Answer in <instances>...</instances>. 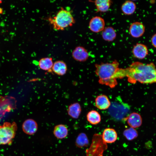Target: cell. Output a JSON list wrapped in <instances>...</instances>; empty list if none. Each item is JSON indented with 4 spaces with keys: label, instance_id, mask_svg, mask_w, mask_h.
I'll list each match as a JSON object with an SVG mask.
<instances>
[{
    "label": "cell",
    "instance_id": "cell-19",
    "mask_svg": "<svg viewBox=\"0 0 156 156\" xmlns=\"http://www.w3.org/2000/svg\"><path fill=\"white\" fill-rule=\"evenodd\" d=\"M93 2L96 6L97 12H103L109 10L112 3L109 0H96Z\"/></svg>",
    "mask_w": 156,
    "mask_h": 156
},
{
    "label": "cell",
    "instance_id": "cell-26",
    "mask_svg": "<svg viewBox=\"0 0 156 156\" xmlns=\"http://www.w3.org/2000/svg\"><path fill=\"white\" fill-rule=\"evenodd\" d=\"M2 9L0 8V13H2Z\"/></svg>",
    "mask_w": 156,
    "mask_h": 156
},
{
    "label": "cell",
    "instance_id": "cell-24",
    "mask_svg": "<svg viewBox=\"0 0 156 156\" xmlns=\"http://www.w3.org/2000/svg\"><path fill=\"white\" fill-rule=\"evenodd\" d=\"M123 135L128 140L131 141L136 138L138 136V131L135 129L130 127L125 130Z\"/></svg>",
    "mask_w": 156,
    "mask_h": 156
},
{
    "label": "cell",
    "instance_id": "cell-5",
    "mask_svg": "<svg viewBox=\"0 0 156 156\" xmlns=\"http://www.w3.org/2000/svg\"><path fill=\"white\" fill-rule=\"evenodd\" d=\"M107 148V144L103 140L102 135L95 134L90 147L86 150V156H103Z\"/></svg>",
    "mask_w": 156,
    "mask_h": 156
},
{
    "label": "cell",
    "instance_id": "cell-14",
    "mask_svg": "<svg viewBox=\"0 0 156 156\" xmlns=\"http://www.w3.org/2000/svg\"><path fill=\"white\" fill-rule=\"evenodd\" d=\"M102 138L103 141L106 143H112L116 140L117 134L116 131L114 129L107 128L104 130Z\"/></svg>",
    "mask_w": 156,
    "mask_h": 156
},
{
    "label": "cell",
    "instance_id": "cell-1",
    "mask_svg": "<svg viewBox=\"0 0 156 156\" xmlns=\"http://www.w3.org/2000/svg\"><path fill=\"white\" fill-rule=\"evenodd\" d=\"M125 77H127L128 81L132 84L137 82L145 84L156 83L155 65L153 62L145 64L134 62L128 67L119 68L115 76L116 79Z\"/></svg>",
    "mask_w": 156,
    "mask_h": 156
},
{
    "label": "cell",
    "instance_id": "cell-2",
    "mask_svg": "<svg viewBox=\"0 0 156 156\" xmlns=\"http://www.w3.org/2000/svg\"><path fill=\"white\" fill-rule=\"evenodd\" d=\"M119 62L116 60L110 63L95 64V73L99 77V83L111 88L115 87L118 82L115 76L119 68Z\"/></svg>",
    "mask_w": 156,
    "mask_h": 156
},
{
    "label": "cell",
    "instance_id": "cell-21",
    "mask_svg": "<svg viewBox=\"0 0 156 156\" xmlns=\"http://www.w3.org/2000/svg\"><path fill=\"white\" fill-rule=\"evenodd\" d=\"M53 62L52 58L50 57H45L41 58L38 62L39 67L45 71L52 70Z\"/></svg>",
    "mask_w": 156,
    "mask_h": 156
},
{
    "label": "cell",
    "instance_id": "cell-22",
    "mask_svg": "<svg viewBox=\"0 0 156 156\" xmlns=\"http://www.w3.org/2000/svg\"><path fill=\"white\" fill-rule=\"evenodd\" d=\"M86 118L88 121L93 125L98 124L101 120L100 114L95 110H92L89 112L87 114Z\"/></svg>",
    "mask_w": 156,
    "mask_h": 156
},
{
    "label": "cell",
    "instance_id": "cell-7",
    "mask_svg": "<svg viewBox=\"0 0 156 156\" xmlns=\"http://www.w3.org/2000/svg\"><path fill=\"white\" fill-rule=\"evenodd\" d=\"M105 22L103 19L99 16L92 18L90 21L89 27L93 32L98 33L102 31L105 28Z\"/></svg>",
    "mask_w": 156,
    "mask_h": 156
},
{
    "label": "cell",
    "instance_id": "cell-17",
    "mask_svg": "<svg viewBox=\"0 0 156 156\" xmlns=\"http://www.w3.org/2000/svg\"><path fill=\"white\" fill-rule=\"evenodd\" d=\"M53 133L57 138L62 139L67 136L68 133V129L64 125H58L54 127Z\"/></svg>",
    "mask_w": 156,
    "mask_h": 156
},
{
    "label": "cell",
    "instance_id": "cell-3",
    "mask_svg": "<svg viewBox=\"0 0 156 156\" xmlns=\"http://www.w3.org/2000/svg\"><path fill=\"white\" fill-rule=\"evenodd\" d=\"M49 21L56 30H63L72 26L75 23L71 12L63 8H61L54 17L49 18Z\"/></svg>",
    "mask_w": 156,
    "mask_h": 156
},
{
    "label": "cell",
    "instance_id": "cell-20",
    "mask_svg": "<svg viewBox=\"0 0 156 156\" xmlns=\"http://www.w3.org/2000/svg\"><path fill=\"white\" fill-rule=\"evenodd\" d=\"M136 4L131 1H125L122 5L121 9L125 14L130 15L133 14L136 9Z\"/></svg>",
    "mask_w": 156,
    "mask_h": 156
},
{
    "label": "cell",
    "instance_id": "cell-15",
    "mask_svg": "<svg viewBox=\"0 0 156 156\" xmlns=\"http://www.w3.org/2000/svg\"><path fill=\"white\" fill-rule=\"evenodd\" d=\"M52 70L55 74L60 76L66 73L67 68L66 63L62 60H57L53 63Z\"/></svg>",
    "mask_w": 156,
    "mask_h": 156
},
{
    "label": "cell",
    "instance_id": "cell-25",
    "mask_svg": "<svg viewBox=\"0 0 156 156\" xmlns=\"http://www.w3.org/2000/svg\"><path fill=\"white\" fill-rule=\"evenodd\" d=\"M151 42L152 46L156 48V33L154 34L151 37Z\"/></svg>",
    "mask_w": 156,
    "mask_h": 156
},
{
    "label": "cell",
    "instance_id": "cell-16",
    "mask_svg": "<svg viewBox=\"0 0 156 156\" xmlns=\"http://www.w3.org/2000/svg\"><path fill=\"white\" fill-rule=\"evenodd\" d=\"M81 111V105L78 103H75L70 104L68 106L67 110L68 115L74 119H77L79 118Z\"/></svg>",
    "mask_w": 156,
    "mask_h": 156
},
{
    "label": "cell",
    "instance_id": "cell-13",
    "mask_svg": "<svg viewBox=\"0 0 156 156\" xmlns=\"http://www.w3.org/2000/svg\"><path fill=\"white\" fill-rule=\"evenodd\" d=\"M111 103L107 96L104 94L99 95L95 99V106L100 110H105L109 109Z\"/></svg>",
    "mask_w": 156,
    "mask_h": 156
},
{
    "label": "cell",
    "instance_id": "cell-11",
    "mask_svg": "<svg viewBox=\"0 0 156 156\" xmlns=\"http://www.w3.org/2000/svg\"><path fill=\"white\" fill-rule=\"evenodd\" d=\"M38 125L36 122L31 119L26 120L22 125V129L23 132L26 134L32 135L37 131Z\"/></svg>",
    "mask_w": 156,
    "mask_h": 156
},
{
    "label": "cell",
    "instance_id": "cell-4",
    "mask_svg": "<svg viewBox=\"0 0 156 156\" xmlns=\"http://www.w3.org/2000/svg\"><path fill=\"white\" fill-rule=\"evenodd\" d=\"M17 129V125L14 122H5L0 125V145L11 144Z\"/></svg>",
    "mask_w": 156,
    "mask_h": 156
},
{
    "label": "cell",
    "instance_id": "cell-12",
    "mask_svg": "<svg viewBox=\"0 0 156 156\" xmlns=\"http://www.w3.org/2000/svg\"><path fill=\"white\" fill-rule=\"evenodd\" d=\"M127 123L131 127L134 128L140 127L142 124V118L140 115L133 112L130 114L127 117Z\"/></svg>",
    "mask_w": 156,
    "mask_h": 156
},
{
    "label": "cell",
    "instance_id": "cell-18",
    "mask_svg": "<svg viewBox=\"0 0 156 156\" xmlns=\"http://www.w3.org/2000/svg\"><path fill=\"white\" fill-rule=\"evenodd\" d=\"M102 36L103 40L111 42L116 38V34L115 29L111 27H105L102 31Z\"/></svg>",
    "mask_w": 156,
    "mask_h": 156
},
{
    "label": "cell",
    "instance_id": "cell-23",
    "mask_svg": "<svg viewBox=\"0 0 156 156\" xmlns=\"http://www.w3.org/2000/svg\"><path fill=\"white\" fill-rule=\"evenodd\" d=\"M89 143L86 135L83 133L79 134L75 141V145L78 147L81 148L88 146Z\"/></svg>",
    "mask_w": 156,
    "mask_h": 156
},
{
    "label": "cell",
    "instance_id": "cell-6",
    "mask_svg": "<svg viewBox=\"0 0 156 156\" xmlns=\"http://www.w3.org/2000/svg\"><path fill=\"white\" fill-rule=\"evenodd\" d=\"M130 109L129 106L127 103L114 101L111 103L108 112L111 117L116 120H126L129 115Z\"/></svg>",
    "mask_w": 156,
    "mask_h": 156
},
{
    "label": "cell",
    "instance_id": "cell-10",
    "mask_svg": "<svg viewBox=\"0 0 156 156\" xmlns=\"http://www.w3.org/2000/svg\"><path fill=\"white\" fill-rule=\"evenodd\" d=\"M132 53L135 58L143 59L145 58L148 55V51L145 45L140 43H137L132 49Z\"/></svg>",
    "mask_w": 156,
    "mask_h": 156
},
{
    "label": "cell",
    "instance_id": "cell-8",
    "mask_svg": "<svg viewBox=\"0 0 156 156\" xmlns=\"http://www.w3.org/2000/svg\"><path fill=\"white\" fill-rule=\"evenodd\" d=\"M72 55L75 60L79 62L86 61L89 56V53L86 49L81 46L76 47L73 50Z\"/></svg>",
    "mask_w": 156,
    "mask_h": 156
},
{
    "label": "cell",
    "instance_id": "cell-9",
    "mask_svg": "<svg viewBox=\"0 0 156 156\" xmlns=\"http://www.w3.org/2000/svg\"><path fill=\"white\" fill-rule=\"evenodd\" d=\"M145 31V27L144 24L139 22H135L132 23L129 28V32L131 35L135 38H138L142 36Z\"/></svg>",
    "mask_w": 156,
    "mask_h": 156
}]
</instances>
